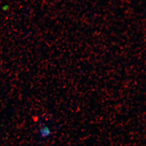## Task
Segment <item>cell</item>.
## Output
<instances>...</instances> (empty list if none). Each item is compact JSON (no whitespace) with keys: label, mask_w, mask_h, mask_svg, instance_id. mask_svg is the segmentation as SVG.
I'll list each match as a JSON object with an SVG mask.
<instances>
[{"label":"cell","mask_w":146,"mask_h":146,"mask_svg":"<svg viewBox=\"0 0 146 146\" xmlns=\"http://www.w3.org/2000/svg\"><path fill=\"white\" fill-rule=\"evenodd\" d=\"M49 131L50 130L48 127H45L42 128L41 130V135L43 137H46L48 136H49V134H50V131Z\"/></svg>","instance_id":"1"}]
</instances>
